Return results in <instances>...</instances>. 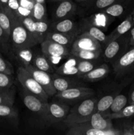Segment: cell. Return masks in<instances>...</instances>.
<instances>
[{
    "label": "cell",
    "mask_w": 134,
    "mask_h": 135,
    "mask_svg": "<svg viewBox=\"0 0 134 135\" xmlns=\"http://www.w3.org/2000/svg\"><path fill=\"white\" fill-rule=\"evenodd\" d=\"M102 51L85 50H72L70 49V55L84 60H97L101 56Z\"/></svg>",
    "instance_id": "d4e9b609"
},
{
    "label": "cell",
    "mask_w": 134,
    "mask_h": 135,
    "mask_svg": "<svg viewBox=\"0 0 134 135\" xmlns=\"http://www.w3.org/2000/svg\"><path fill=\"white\" fill-rule=\"evenodd\" d=\"M0 26L3 30L5 35L9 40L11 31V22L9 15L0 7Z\"/></svg>",
    "instance_id": "d6a6232c"
},
{
    "label": "cell",
    "mask_w": 134,
    "mask_h": 135,
    "mask_svg": "<svg viewBox=\"0 0 134 135\" xmlns=\"http://www.w3.org/2000/svg\"><path fill=\"white\" fill-rule=\"evenodd\" d=\"M32 17L35 21H47L46 4L39 2H34L32 11Z\"/></svg>",
    "instance_id": "f1b7e54d"
},
{
    "label": "cell",
    "mask_w": 134,
    "mask_h": 135,
    "mask_svg": "<svg viewBox=\"0 0 134 135\" xmlns=\"http://www.w3.org/2000/svg\"><path fill=\"white\" fill-rule=\"evenodd\" d=\"M76 1L78 3H83V2H86V1H89V0H76Z\"/></svg>",
    "instance_id": "f6af8a7d"
},
{
    "label": "cell",
    "mask_w": 134,
    "mask_h": 135,
    "mask_svg": "<svg viewBox=\"0 0 134 135\" xmlns=\"http://www.w3.org/2000/svg\"><path fill=\"white\" fill-rule=\"evenodd\" d=\"M112 65L117 78L122 77L134 70V46H130V48L118 58Z\"/></svg>",
    "instance_id": "9c48e42d"
},
{
    "label": "cell",
    "mask_w": 134,
    "mask_h": 135,
    "mask_svg": "<svg viewBox=\"0 0 134 135\" xmlns=\"http://www.w3.org/2000/svg\"><path fill=\"white\" fill-rule=\"evenodd\" d=\"M132 128H133V130H134V123H133V125Z\"/></svg>",
    "instance_id": "7dc6e473"
},
{
    "label": "cell",
    "mask_w": 134,
    "mask_h": 135,
    "mask_svg": "<svg viewBox=\"0 0 134 135\" xmlns=\"http://www.w3.org/2000/svg\"><path fill=\"white\" fill-rule=\"evenodd\" d=\"M17 79L23 89L37 96L44 102H47L49 96L47 94L42 86L34 79L31 74L23 67L20 66L17 71Z\"/></svg>",
    "instance_id": "8992f818"
},
{
    "label": "cell",
    "mask_w": 134,
    "mask_h": 135,
    "mask_svg": "<svg viewBox=\"0 0 134 135\" xmlns=\"http://www.w3.org/2000/svg\"><path fill=\"white\" fill-rule=\"evenodd\" d=\"M134 115V104H129L125 106L123 109H121L116 113H112V114L105 115L106 117H109L111 119H116L125 118L132 116Z\"/></svg>",
    "instance_id": "4dcf8cb0"
},
{
    "label": "cell",
    "mask_w": 134,
    "mask_h": 135,
    "mask_svg": "<svg viewBox=\"0 0 134 135\" xmlns=\"http://www.w3.org/2000/svg\"><path fill=\"white\" fill-rule=\"evenodd\" d=\"M130 13H131V17H132L133 25V26H134V8H133V10L131 11V12Z\"/></svg>",
    "instance_id": "7bdbcfd3"
},
{
    "label": "cell",
    "mask_w": 134,
    "mask_h": 135,
    "mask_svg": "<svg viewBox=\"0 0 134 135\" xmlns=\"http://www.w3.org/2000/svg\"><path fill=\"white\" fill-rule=\"evenodd\" d=\"M25 106L38 115L43 121L48 123V102H44L24 89L22 95Z\"/></svg>",
    "instance_id": "52a82bcc"
},
{
    "label": "cell",
    "mask_w": 134,
    "mask_h": 135,
    "mask_svg": "<svg viewBox=\"0 0 134 135\" xmlns=\"http://www.w3.org/2000/svg\"><path fill=\"white\" fill-rule=\"evenodd\" d=\"M130 46H134V26L131 28L130 31Z\"/></svg>",
    "instance_id": "b9f144b4"
},
{
    "label": "cell",
    "mask_w": 134,
    "mask_h": 135,
    "mask_svg": "<svg viewBox=\"0 0 134 135\" xmlns=\"http://www.w3.org/2000/svg\"><path fill=\"white\" fill-rule=\"evenodd\" d=\"M20 20L23 26L26 28V30L31 35L33 39L38 44H39V39H38V34H37L36 30H35V21L32 17H20L18 18Z\"/></svg>",
    "instance_id": "f546056e"
},
{
    "label": "cell",
    "mask_w": 134,
    "mask_h": 135,
    "mask_svg": "<svg viewBox=\"0 0 134 135\" xmlns=\"http://www.w3.org/2000/svg\"><path fill=\"white\" fill-rule=\"evenodd\" d=\"M76 12V5L72 0L60 1L54 11L53 21L71 18Z\"/></svg>",
    "instance_id": "9a60e30c"
},
{
    "label": "cell",
    "mask_w": 134,
    "mask_h": 135,
    "mask_svg": "<svg viewBox=\"0 0 134 135\" xmlns=\"http://www.w3.org/2000/svg\"><path fill=\"white\" fill-rule=\"evenodd\" d=\"M118 94V93L114 92L111 94H107L102 96L100 100H97V104H96L95 112H99L102 114L105 115L109 111L113 100L116 95Z\"/></svg>",
    "instance_id": "484cf974"
},
{
    "label": "cell",
    "mask_w": 134,
    "mask_h": 135,
    "mask_svg": "<svg viewBox=\"0 0 134 135\" xmlns=\"http://www.w3.org/2000/svg\"><path fill=\"white\" fill-rule=\"evenodd\" d=\"M18 118V111L13 105H0V120L9 121Z\"/></svg>",
    "instance_id": "83f0119b"
},
{
    "label": "cell",
    "mask_w": 134,
    "mask_h": 135,
    "mask_svg": "<svg viewBox=\"0 0 134 135\" xmlns=\"http://www.w3.org/2000/svg\"><path fill=\"white\" fill-rule=\"evenodd\" d=\"M81 30H82V32L87 33L93 38L97 40L101 44H104L105 45L106 43L107 36L98 26L92 25V24H87Z\"/></svg>",
    "instance_id": "603a6c76"
},
{
    "label": "cell",
    "mask_w": 134,
    "mask_h": 135,
    "mask_svg": "<svg viewBox=\"0 0 134 135\" xmlns=\"http://www.w3.org/2000/svg\"><path fill=\"white\" fill-rule=\"evenodd\" d=\"M50 30L62 33H78V25L70 18L53 21L50 25Z\"/></svg>",
    "instance_id": "2e32d148"
},
{
    "label": "cell",
    "mask_w": 134,
    "mask_h": 135,
    "mask_svg": "<svg viewBox=\"0 0 134 135\" xmlns=\"http://www.w3.org/2000/svg\"><path fill=\"white\" fill-rule=\"evenodd\" d=\"M51 75H52L54 86L57 92L73 87L84 86V83L82 82L76 78H72L74 76H65V75H59L56 73H53L51 74Z\"/></svg>",
    "instance_id": "5bb4252c"
},
{
    "label": "cell",
    "mask_w": 134,
    "mask_h": 135,
    "mask_svg": "<svg viewBox=\"0 0 134 135\" xmlns=\"http://www.w3.org/2000/svg\"><path fill=\"white\" fill-rule=\"evenodd\" d=\"M70 105L60 102H48V123H56L64 121L69 112Z\"/></svg>",
    "instance_id": "7c38bea8"
},
{
    "label": "cell",
    "mask_w": 134,
    "mask_h": 135,
    "mask_svg": "<svg viewBox=\"0 0 134 135\" xmlns=\"http://www.w3.org/2000/svg\"><path fill=\"white\" fill-rule=\"evenodd\" d=\"M32 65H33L35 68L41 71H45L48 73L53 74L55 72L52 63L43 54H38L34 56Z\"/></svg>",
    "instance_id": "44dd1931"
},
{
    "label": "cell",
    "mask_w": 134,
    "mask_h": 135,
    "mask_svg": "<svg viewBox=\"0 0 134 135\" xmlns=\"http://www.w3.org/2000/svg\"><path fill=\"white\" fill-rule=\"evenodd\" d=\"M15 94L16 88L14 85L8 88H0V105H13Z\"/></svg>",
    "instance_id": "cb8c5ba5"
},
{
    "label": "cell",
    "mask_w": 134,
    "mask_h": 135,
    "mask_svg": "<svg viewBox=\"0 0 134 135\" xmlns=\"http://www.w3.org/2000/svg\"><path fill=\"white\" fill-rule=\"evenodd\" d=\"M128 104V98L124 94H116L113 100L112 103L109 108V111L105 115L112 114V113H116L123 109L125 106Z\"/></svg>",
    "instance_id": "4316f807"
},
{
    "label": "cell",
    "mask_w": 134,
    "mask_h": 135,
    "mask_svg": "<svg viewBox=\"0 0 134 135\" xmlns=\"http://www.w3.org/2000/svg\"><path fill=\"white\" fill-rule=\"evenodd\" d=\"M97 100L93 96L74 105L63 121L64 125L68 127H71L89 121L95 112Z\"/></svg>",
    "instance_id": "6da1fadb"
},
{
    "label": "cell",
    "mask_w": 134,
    "mask_h": 135,
    "mask_svg": "<svg viewBox=\"0 0 134 135\" xmlns=\"http://www.w3.org/2000/svg\"><path fill=\"white\" fill-rule=\"evenodd\" d=\"M109 72H110L109 67L108 65L104 63L99 65H98L90 71L78 77V79L88 82H97L101 79H105L109 75Z\"/></svg>",
    "instance_id": "ac0fdd59"
},
{
    "label": "cell",
    "mask_w": 134,
    "mask_h": 135,
    "mask_svg": "<svg viewBox=\"0 0 134 135\" xmlns=\"http://www.w3.org/2000/svg\"><path fill=\"white\" fill-rule=\"evenodd\" d=\"M133 26V25L132 17H131V13H130L126 16V18L106 37V41L105 44L130 32Z\"/></svg>",
    "instance_id": "ffe728a7"
},
{
    "label": "cell",
    "mask_w": 134,
    "mask_h": 135,
    "mask_svg": "<svg viewBox=\"0 0 134 135\" xmlns=\"http://www.w3.org/2000/svg\"><path fill=\"white\" fill-rule=\"evenodd\" d=\"M85 123L91 127L100 130H107L114 127L111 119L97 112H95L90 119Z\"/></svg>",
    "instance_id": "d6986e66"
},
{
    "label": "cell",
    "mask_w": 134,
    "mask_h": 135,
    "mask_svg": "<svg viewBox=\"0 0 134 135\" xmlns=\"http://www.w3.org/2000/svg\"><path fill=\"white\" fill-rule=\"evenodd\" d=\"M19 3L21 7L28 10L32 11L34 4V0H19Z\"/></svg>",
    "instance_id": "74e56055"
},
{
    "label": "cell",
    "mask_w": 134,
    "mask_h": 135,
    "mask_svg": "<svg viewBox=\"0 0 134 135\" xmlns=\"http://www.w3.org/2000/svg\"><path fill=\"white\" fill-rule=\"evenodd\" d=\"M19 7V0H9V1H8V8H9V13L7 15H9L10 14H13L14 16H16L17 13H18Z\"/></svg>",
    "instance_id": "8d00e7d4"
},
{
    "label": "cell",
    "mask_w": 134,
    "mask_h": 135,
    "mask_svg": "<svg viewBox=\"0 0 134 135\" xmlns=\"http://www.w3.org/2000/svg\"><path fill=\"white\" fill-rule=\"evenodd\" d=\"M14 79L13 75L0 72V88H8L14 85Z\"/></svg>",
    "instance_id": "836d02e7"
},
{
    "label": "cell",
    "mask_w": 134,
    "mask_h": 135,
    "mask_svg": "<svg viewBox=\"0 0 134 135\" xmlns=\"http://www.w3.org/2000/svg\"><path fill=\"white\" fill-rule=\"evenodd\" d=\"M41 44L42 54L51 62L59 61L70 55L68 47L58 44L53 41L45 39Z\"/></svg>",
    "instance_id": "ba28073f"
},
{
    "label": "cell",
    "mask_w": 134,
    "mask_h": 135,
    "mask_svg": "<svg viewBox=\"0 0 134 135\" xmlns=\"http://www.w3.org/2000/svg\"><path fill=\"white\" fill-rule=\"evenodd\" d=\"M24 67L31 74L34 79L42 86L43 89L49 97L53 96L56 94L57 92L54 86L51 74L48 73L45 71H41V70L35 68L32 64Z\"/></svg>",
    "instance_id": "30bf717a"
},
{
    "label": "cell",
    "mask_w": 134,
    "mask_h": 135,
    "mask_svg": "<svg viewBox=\"0 0 134 135\" xmlns=\"http://www.w3.org/2000/svg\"><path fill=\"white\" fill-rule=\"evenodd\" d=\"M68 135H120L123 132L120 130L112 128L107 130L96 129L88 125L85 123L69 127L67 131Z\"/></svg>",
    "instance_id": "8fae6325"
},
{
    "label": "cell",
    "mask_w": 134,
    "mask_h": 135,
    "mask_svg": "<svg viewBox=\"0 0 134 135\" xmlns=\"http://www.w3.org/2000/svg\"><path fill=\"white\" fill-rule=\"evenodd\" d=\"M52 1H64V0H51Z\"/></svg>",
    "instance_id": "bcb514c9"
},
{
    "label": "cell",
    "mask_w": 134,
    "mask_h": 135,
    "mask_svg": "<svg viewBox=\"0 0 134 135\" xmlns=\"http://www.w3.org/2000/svg\"><path fill=\"white\" fill-rule=\"evenodd\" d=\"M94 95V90L82 86L73 87L61 92H58L55 96L58 101L60 102L68 105H74L85 99L93 97Z\"/></svg>",
    "instance_id": "5b68a950"
},
{
    "label": "cell",
    "mask_w": 134,
    "mask_h": 135,
    "mask_svg": "<svg viewBox=\"0 0 134 135\" xmlns=\"http://www.w3.org/2000/svg\"><path fill=\"white\" fill-rule=\"evenodd\" d=\"M118 0H95L94 7L97 9H104L112 5Z\"/></svg>",
    "instance_id": "d590c367"
},
{
    "label": "cell",
    "mask_w": 134,
    "mask_h": 135,
    "mask_svg": "<svg viewBox=\"0 0 134 135\" xmlns=\"http://www.w3.org/2000/svg\"><path fill=\"white\" fill-rule=\"evenodd\" d=\"M34 2H39V3H42L43 4H46L45 3V0H34Z\"/></svg>",
    "instance_id": "ee69618b"
},
{
    "label": "cell",
    "mask_w": 134,
    "mask_h": 135,
    "mask_svg": "<svg viewBox=\"0 0 134 135\" xmlns=\"http://www.w3.org/2000/svg\"><path fill=\"white\" fill-rule=\"evenodd\" d=\"M130 33L121 36L119 38L108 42L105 45L103 58L106 62L113 63L118 58L123 55L130 47Z\"/></svg>",
    "instance_id": "277c9868"
},
{
    "label": "cell",
    "mask_w": 134,
    "mask_h": 135,
    "mask_svg": "<svg viewBox=\"0 0 134 135\" xmlns=\"http://www.w3.org/2000/svg\"><path fill=\"white\" fill-rule=\"evenodd\" d=\"M9 17L11 22L10 38L13 50L22 47H32L36 46L38 43L33 39L18 17L13 14L9 15Z\"/></svg>",
    "instance_id": "3957f363"
},
{
    "label": "cell",
    "mask_w": 134,
    "mask_h": 135,
    "mask_svg": "<svg viewBox=\"0 0 134 135\" xmlns=\"http://www.w3.org/2000/svg\"><path fill=\"white\" fill-rule=\"evenodd\" d=\"M78 36V33H62L49 30L46 34L45 39L53 41L67 47H71Z\"/></svg>",
    "instance_id": "e0dca14e"
},
{
    "label": "cell",
    "mask_w": 134,
    "mask_h": 135,
    "mask_svg": "<svg viewBox=\"0 0 134 135\" xmlns=\"http://www.w3.org/2000/svg\"><path fill=\"white\" fill-rule=\"evenodd\" d=\"M0 72L9 75H13L14 73V70L12 65L4 59L1 53H0Z\"/></svg>",
    "instance_id": "e575fe53"
},
{
    "label": "cell",
    "mask_w": 134,
    "mask_h": 135,
    "mask_svg": "<svg viewBox=\"0 0 134 135\" xmlns=\"http://www.w3.org/2000/svg\"><path fill=\"white\" fill-rule=\"evenodd\" d=\"M128 104H134V84L131 88L128 98Z\"/></svg>",
    "instance_id": "ab89813d"
},
{
    "label": "cell",
    "mask_w": 134,
    "mask_h": 135,
    "mask_svg": "<svg viewBox=\"0 0 134 135\" xmlns=\"http://www.w3.org/2000/svg\"><path fill=\"white\" fill-rule=\"evenodd\" d=\"M9 40V39L7 38V37L5 35V32H4L3 30L1 28V26H0V42H4L5 41Z\"/></svg>",
    "instance_id": "60d3db41"
},
{
    "label": "cell",
    "mask_w": 134,
    "mask_h": 135,
    "mask_svg": "<svg viewBox=\"0 0 134 135\" xmlns=\"http://www.w3.org/2000/svg\"><path fill=\"white\" fill-rule=\"evenodd\" d=\"M71 49L102 51L101 44L85 32H82L76 37L71 46Z\"/></svg>",
    "instance_id": "4fadbf2b"
},
{
    "label": "cell",
    "mask_w": 134,
    "mask_h": 135,
    "mask_svg": "<svg viewBox=\"0 0 134 135\" xmlns=\"http://www.w3.org/2000/svg\"><path fill=\"white\" fill-rule=\"evenodd\" d=\"M97 60L89 61L72 56L67 61L58 67L55 73L65 76L80 77L97 66Z\"/></svg>",
    "instance_id": "7a4b0ae2"
},
{
    "label": "cell",
    "mask_w": 134,
    "mask_h": 135,
    "mask_svg": "<svg viewBox=\"0 0 134 135\" xmlns=\"http://www.w3.org/2000/svg\"><path fill=\"white\" fill-rule=\"evenodd\" d=\"M31 48L32 47H22L14 49L16 58L23 67H26L32 63L34 55Z\"/></svg>",
    "instance_id": "7402d4cb"
},
{
    "label": "cell",
    "mask_w": 134,
    "mask_h": 135,
    "mask_svg": "<svg viewBox=\"0 0 134 135\" xmlns=\"http://www.w3.org/2000/svg\"><path fill=\"white\" fill-rule=\"evenodd\" d=\"M8 1L9 0H0V7L7 14L9 13V8H8Z\"/></svg>",
    "instance_id": "f35d334b"
},
{
    "label": "cell",
    "mask_w": 134,
    "mask_h": 135,
    "mask_svg": "<svg viewBox=\"0 0 134 135\" xmlns=\"http://www.w3.org/2000/svg\"><path fill=\"white\" fill-rule=\"evenodd\" d=\"M35 30L38 34L39 44L42 43L45 39L46 34L49 29V24L47 21H35Z\"/></svg>",
    "instance_id": "1f68e13d"
}]
</instances>
